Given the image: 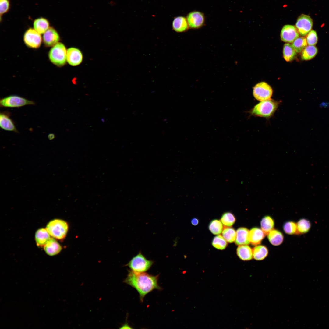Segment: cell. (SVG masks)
Instances as JSON below:
<instances>
[{
    "mask_svg": "<svg viewBox=\"0 0 329 329\" xmlns=\"http://www.w3.org/2000/svg\"><path fill=\"white\" fill-rule=\"evenodd\" d=\"M186 19L189 27L193 29H198L204 24L205 17L203 13L194 11L188 14Z\"/></svg>",
    "mask_w": 329,
    "mask_h": 329,
    "instance_id": "11",
    "label": "cell"
},
{
    "mask_svg": "<svg viewBox=\"0 0 329 329\" xmlns=\"http://www.w3.org/2000/svg\"><path fill=\"white\" fill-rule=\"evenodd\" d=\"M67 51L65 46L61 43H58L53 46L49 53L51 61L58 66H62L65 63Z\"/></svg>",
    "mask_w": 329,
    "mask_h": 329,
    "instance_id": "5",
    "label": "cell"
},
{
    "mask_svg": "<svg viewBox=\"0 0 329 329\" xmlns=\"http://www.w3.org/2000/svg\"><path fill=\"white\" fill-rule=\"evenodd\" d=\"M124 282L135 289L139 295L140 302H143L145 296L154 290H161L158 284L159 275L154 276L147 273L136 272L131 270Z\"/></svg>",
    "mask_w": 329,
    "mask_h": 329,
    "instance_id": "1",
    "label": "cell"
},
{
    "mask_svg": "<svg viewBox=\"0 0 329 329\" xmlns=\"http://www.w3.org/2000/svg\"><path fill=\"white\" fill-rule=\"evenodd\" d=\"M199 222L198 220L196 218H193L191 221L192 224L195 226L197 225L199 223Z\"/></svg>",
    "mask_w": 329,
    "mask_h": 329,
    "instance_id": "37",
    "label": "cell"
},
{
    "mask_svg": "<svg viewBox=\"0 0 329 329\" xmlns=\"http://www.w3.org/2000/svg\"><path fill=\"white\" fill-rule=\"evenodd\" d=\"M283 53L284 59L288 62L293 60L296 55V52L292 45L289 43L284 45Z\"/></svg>",
    "mask_w": 329,
    "mask_h": 329,
    "instance_id": "25",
    "label": "cell"
},
{
    "mask_svg": "<svg viewBox=\"0 0 329 329\" xmlns=\"http://www.w3.org/2000/svg\"><path fill=\"white\" fill-rule=\"evenodd\" d=\"M306 40L309 45L314 46L317 43L318 37L316 31L311 30L307 34Z\"/></svg>",
    "mask_w": 329,
    "mask_h": 329,
    "instance_id": "34",
    "label": "cell"
},
{
    "mask_svg": "<svg viewBox=\"0 0 329 329\" xmlns=\"http://www.w3.org/2000/svg\"><path fill=\"white\" fill-rule=\"evenodd\" d=\"M55 137V136L53 133L49 134L48 135V138L50 140L53 139Z\"/></svg>",
    "mask_w": 329,
    "mask_h": 329,
    "instance_id": "38",
    "label": "cell"
},
{
    "mask_svg": "<svg viewBox=\"0 0 329 329\" xmlns=\"http://www.w3.org/2000/svg\"><path fill=\"white\" fill-rule=\"evenodd\" d=\"M208 228L210 232L214 235H219L223 230V226L221 222L218 219L211 221L209 225Z\"/></svg>",
    "mask_w": 329,
    "mask_h": 329,
    "instance_id": "29",
    "label": "cell"
},
{
    "mask_svg": "<svg viewBox=\"0 0 329 329\" xmlns=\"http://www.w3.org/2000/svg\"><path fill=\"white\" fill-rule=\"evenodd\" d=\"M306 39L303 37H299L292 43V45L296 52H302L307 46Z\"/></svg>",
    "mask_w": 329,
    "mask_h": 329,
    "instance_id": "30",
    "label": "cell"
},
{
    "mask_svg": "<svg viewBox=\"0 0 329 329\" xmlns=\"http://www.w3.org/2000/svg\"><path fill=\"white\" fill-rule=\"evenodd\" d=\"M253 89V96L257 100L262 101L271 99L273 90L267 83L264 82L259 83Z\"/></svg>",
    "mask_w": 329,
    "mask_h": 329,
    "instance_id": "7",
    "label": "cell"
},
{
    "mask_svg": "<svg viewBox=\"0 0 329 329\" xmlns=\"http://www.w3.org/2000/svg\"><path fill=\"white\" fill-rule=\"evenodd\" d=\"M49 23L46 19L41 17L34 22V29L40 34H44L49 28Z\"/></svg>",
    "mask_w": 329,
    "mask_h": 329,
    "instance_id": "22",
    "label": "cell"
},
{
    "mask_svg": "<svg viewBox=\"0 0 329 329\" xmlns=\"http://www.w3.org/2000/svg\"><path fill=\"white\" fill-rule=\"evenodd\" d=\"M283 228L287 234H298L297 224L293 221H288L285 222L283 225Z\"/></svg>",
    "mask_w": 329,
    "mask_h": 329,
    "instance_id": "33",
    "label": "cell"
},
{
    "mask_svg": "<svg viewBox=\"0 0 329 329\" xmlns=\"http://www.w3.org/2000/svg\"><path fill=\"white\" fill-rule=\"evenodd\" d=\"M35 103L25 98L16 95H11L0 100L1 107L19 108L27 105H34Z\"/></svg>",
    "mask_w": 329,
    "mask_h": 329,
    "instance_id": "6",
    "label": "cell"
},
{
    "mask_svg": "<svg viewBox=\"0 0 329 329\" xmlns=\"http://www.w3.org/2000/svg\"><path fill=\"white\" fill-rule=\"evenodd\" d=\"M172 27L177 32H183L187 31L189 27L186 18L181 16L175 17L172 22Z\"/></svg>",
    "mask_w": 329,
    "mask_h": 329,
    "instance_id": "18",
    "label": "cell"
},
{
    "mask_svg": "<svg viewBox=\"0 0 329 329\" xmlns=\"http://www.w3.org/2000/svg\"><path fill=\"white\" fill-rule=\"evenodd\" d=\"M24 40L26 45L32 48H37L41 45L42 38L40 34L34 29L30 28L25 32Z\"/></svg>",
    "mask_w": 329,
    "mask_h": 329,
    "instance_id": "8",
    "label": "cell"
},
{
    "mask_svg": "<svg viewBox=\"0 0 329 329\" xmlns=\"http://www.w3.org/2000/svg\"><path fill=\"white\" fill-rule=\"evenodd\" d=\"M46 228L52 237L61 240L66 237L68 231L69 226L68 223L64 220L55 219L48 223Z\"/></svg>",
    "mask_w": 329,
    "mask_h": 329,
    "instance_id": "3",
    "label": "cell"
},
{
    "mask_svg": "<svg viewBox=\"0 0 329 329\" xmlns=\"http://www.w3.org/2000/svg\"><path fill=\"white\" fill-rule=\"evenodd\" d=\"M268 238L270 243L274 246H278L283 241L284 237L280 231L273 229L267 234Z\"/></svg>",
    "mask_w": 329,
    "mask_h": 329,
    "instance_id": "21",
    "label": "cell"
},
{
    "mask_svg": "<svg viewBox=\"0 0 329 329\" xmlns=\"http://www.w3.org/2000/svg\"><path fill=\"white\" fill-rule=\"evenodd\" d=\"M10 7L9 0H0V13L1 15L7 12Z\"/></svg>",
    "mask_w": 329,
    "mask_h": 329,
    "instance_id": "35",
    "label": "cell"
},
{
    "mask_svg": "<svg viewBox=\"0 0 329 329\" xmlns=\"http://www.w3.org/2000/svg\"><path fill=\"white\" fill-rule=\"evenodd\" d=\"M213 246L216 249L220 250L225 249L227 245L226 241L222 236L218 235L214 237L212 241Z\"/></svg>",
    "mask_w": 329,
    "mask_h": 329,
    "instance_id": "31",
    "label": "cell"
},
{
    "mask_svg": "<svg viewBox=\"0 0 329 329\" xmlns=\"http://www.w3.org/2000/svg\"><path fill=\"white\" fill-rule=\"evenodd\" d=\"M154 261L147 259L140 252L134 256L126 266L131 270L136 272H145L149 270L152 265Z\"/></svg>",
    "mask_w": 329,
    "mask_h": 329,
    "instance_id": "4",
    "label": "cell"
},
{
    "mask_svg": "<svg viewBox=\"0 0 329 329\" xmlns=\"http://www.w3.org/2000/svg\"><path fill=\"white\" fill-rule=\"evenodd\" d=\"M222 235L225 240L228 243H232L235 241L236 232L235 230L230 227H226L222 231Z\"/></svg>",
    "mask_w": 329,
    "mask_h": 329,
    "instance_id": "27",
    "label": "cell"
},
{
    "mask_svg": "<svg viewBox=\"0 0 329 329\" xmlns=\"http://www.w3.org/2000/svg\"><path fill=\"white\" fill-rule=\"evenodd\" d=\"M236 252L239 257L242 260H249L253 258V250L248 245H239Z\"/></svg>",
    "mask_w": 329,
    "mask_h": 329,
    "instance_id": "20",
    "label": "cell"
},
{
    "mask_svg": "<svg viewBox=\"0 0 329 329\" xmlns=\"http://www.w3.org/2000/svg\"><path fill=\"white\" fill-rule=\"evenodd\" d=\"M43 40L44 44L47 46L55 45L59 40V36L57 31L53 28L50 27L44 33Z\"/></svg>",
    "mask_w": 329,
    "mask_h": 329,
    "instance_id": "14",
    "label": "cell"
},
{
    "mask_svg": "<svg viewBox=\"0 0 329 329\" xmlns=\"http://www.w3.org/2000/svg\"><path fill=\"white\" fill-rule=\"evenodd\" d=\"M313 25V21L308 15L302 14L298 18L295 27L299 34L302 36L306 35L311 30Z\"/></svg>",
    "mask_w": 329,
    "mask_h": 329,
    "instance_id": "9",
    "label": "cell"
},
{
    "mask_svg": "<svg viewBox=\"0 0 329 329\" xmlns=\"http://www.w3.org/2000/svg\"><path fill=\"white\" fill-rule=\"evenodd\" d=\"M318 50L314 46H307L302 52L301 58L305 60L313 58L317 54Z\"/></svg>",
    "mask_w": 329,
    "mask_h": 329,
    "instance_id": "26",
    "label": "cell"
},
{
    "mask_svg": "<svg viewBox=\"0 0 329 329\" xmlns=\"http://www.w3.org/2000/svg\"><path fill=\"white\" fill-rule=\"evenodd\" d=\"M82 54L79 49L72 47L67 50L66 60L70 65H78L82 62Z\"/></svg>",
    "mask_w": 329,
    "mask_h": 329,
    "instance_id": "13",
    "label": "cell"
},
{
    "mask_svg": "<svg viewBox=\"0 0 329 329\" xmlns=\"http://www.w3.org/2000/svg\"><path fill=\"white\" fill-rule=\"evenodd\" d=\"M9 112H1L0 113V126L2 129L16 133L19 132L12 120L10 117Z\"/></svg>",
    "mask_w": 329,
    "mask_h": 329,
    "instance_id": "12",
    "label": "cell"
},
{
    "mask_svg": "<svg viewBox=\"0 0 329 329\" xmlns=\"http://www.w3.org/2000/svg\"><path fill=\"white\" fill-rule=\"evenodd\" d=\"M263 231L257 227L252 228L249 231V239L250 243L253 245L260 244L265 236Z\"/></svg>",
    "mask_w": 329,
    "mask_h": 329,
    "instance_id": "16",
    "label": "cell"
},
{
    "mask_svg": "<svg viewBox=\"0 0 329 329\" xmlns=\"http://www.w3.org/2000/svg\"><path fill=\"white\" fill-rule=\"evenodd\" d=\"M235 220V216L232 213L229 212L224 213L221 218L222 224L226 227L232 226L234 224Z\"/></svg>",
    "mask_w": 329,
    "mask_h": 329,
    "instance_id": "32",
    "label": "cell"
},
{
    "mask_svg": "<svg viewBox=\"0 0 329 329\" xmlns=\"http://www.w3.org/2000/svg\"><path fill=\"white\" fill-rule=\"evenodd\" d=\"M281 40L285 42L292 43L299 37V33L293 25H286L282 27L281 33Z\"/></svg>",
    "mask_w": 329,
    "mask_h": 329,
    "instance_id": "10",
    "label": "cell"
},
{
    "mask_svg": "<svg viewBox=\"0 0 329 329\" xmlns=\"http://www.w3.org/2000/svg\"><path fill=\"white\" fill-rule=\"evenodd\" d=\"M298 234H303L308 232L311 226L310 221L305 218L300 219L297 223Z\"/></svg>",
    "mask_w": 329,
    "mask_h": 329,
    "instance_id": "28",
    "label": "cell"
},
{
    "mask_svg": "<svg viewBox=\"0 0 329 329\" xmlns=\"http://www.w3.org/2000/svg\"><path fill=\"white\" fill-rule=\"evenodd\" d=\"M249 231L246 228L240 227L236 232L235 243L236 245H248L250 243L249 239Z\"/></svg>",
    "mask_w": 329,
    "mask_h": 329,
    "instance_id": "19",
    "label": "cell"
},
{
    "mask_svg": "<svg viewBox=\"0 0 329 329\" xmlns=\"http://www.w3.org/2000/svg\"><path fill=\"white\" fill-rule=\"evenodd\" d=\"M319 106L322 108H329V102L322 101L319 104Z\"/></svg>",
    "mask_w": 329,
    "mask_h": 329,
    "instance_id": "36",
    "label": "cell"
},
{
    "mask_svg": "<svg viewBox=\"0 0 329 329\" xmlns=\"http://www.w3.org/2000/svg\"><path fill=\"white\" fill-rule=\"evenodd\" d=\"M253 257L256 260H261L266 258L268 254V250L265 246L260 245L255 246L253 249Z\"/></svg>",
    "mask_w": 329,
    "mask_h": 329,
    "instance_id": "23",
    "label": "cell"
},
{
    "mask_svg": "<svg viewBox=\"0 0 329 329\" xmlns=\"http://www.w3.org/2000/svg\"><path fill=\"white\" fill-rule=\"evenodd\" d=\"M120 328H131V327H130L127 324H125Z\"/></svg>",
    "mask_w": 329,
    "mask_h": 329,
    "instance_id": "39",
    "label": "cell"
},
{
    "mask_svg": "<svg viewBox=\"0 0 329 329\" xmlns=\"http://www.w3.org/2000/svg\"><path fill=\"white\" fill-rule=\"evenodd\" d=\"M279 104L278 101L271 99L262 101L255 105L249 113L254 116L268 118L273 115Z\"/></svg>",
    "mask_w": 329,
    "mask_h": 329,
    "instance_id": "2",
    "label": "cell"
},
{
    "mask_svg": "<svg viewBox=\"0 0 329 329\" xmlns=\"http://www.w3.org/2000/svg\"><path fill=\"white\" fill-rule=\"evenodd\" d=\"M44 249L45 253L50 256H53L59 253L62 250V247L56 239L51 237L44 246Z\"/></svg>",
    "mask_w": 329,
    "mask_h": 329,
    "instance_id": "15",
    "label": "cell"
},
{
    "mask_svg": "<svg viewBox=\"0 0 329 329\" xmlns=\"http://www.w3.org/2000/svg\"><path fill=\"white\" fill-rule=\"evenodd\" d=\"M274 221L270 216H266L263 217L260 222L261 229L265 235L268 233L273 229L274 226Z\"/></svg>",
    "mask_w": 329,
    "mask_h": 329,
    "instance_id": "24",
    "label": "cell"
},
{
    "mask_svg": "<svg viewBox=\"0 0 329 329\" xmlns=\"http://www.w3.org/2000/svg\"><path fill=\"white\" fill-rule=\"evenodd\" d=\"M51 236L46 228H42L38 229L35 235L37 245L40 247H43L51 238Z\"/></svg>",
    "mask_w": 329,
    "mask_h": 329,
    "instance_id": "17",
    "label": "cell"
}]
</instances>
